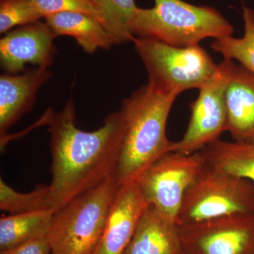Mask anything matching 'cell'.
I'll return each mask as SVG.
<instances>
[{
  "instance_id": "obj_2",
  "label": "cell",
  "mask_w": 254,
  "mask_h": 254,
  "mask_svg": "<svg viewBox=\"0 0 254 254\" xmlns=\"http://www.w3.org/2000/svg\"><path fill=\"white\" fill-rule=\"evenodd\" d=\"M178 95L160 91L149 83L123 100V138L115 178L118 185L137 177L153 162L171 151L166 126Z\"/></svg>"
},
{
  "instance_id": "obj_11",
  "label": "cell",
  "mask_w": 254,
  "mask_h": 254,
  "mask_svg": "<svg viewBox=\"0 0 254 254\" xmlns=\"http://www.w3.org/2000/svg\"><path fill=\"white\" fill-rule=\"evenodd\" d=\"M148 205L136 180L119 185L95 254H123Z\"/></svg>"
},
{
  "instance_id": "obj_6",
  "label": "cell",
  "mask_w": 254,
  "mask_h": 254,
  "mask_svg": "<svg viewBox=\"0 0 254 254\" xmlns=\"http://www.w3.org/2000/svg\"><path fill=\"white\" fill-rule=\"evenodd\" d=\"M237 214L254 215V183L207 165L187 190L179 225Z\"/></svg>"
},
{
  "instance_id": "obj_12",
  "label": "cell",
  "mask_w": 254,
  "mask_h": 254,
  "mask_svg": "<svg viewBox=\"0 0 254 254\" xmlns=\"http://www.w3.org/2000/svg\"><path fill=\"white\" fill-rule=\"evenodd\" d=\"M53 76L50 68L33 67L17 74L0 76V136L4 141L8 130L31 111L41 86Z\"/></svg>"
},
{
  "instance_id": "obj_4",
  "label": "cell",
  "mask_w": 254,
  "mask_h": 254,
  "mask_svg": "<svg viewBox=\"0 0 254 254\" xmlns=\"http://www.w3.org/2000/svg\"><path fill=\"white\" fill-rule=\"evenodd\" d=\"M119 185L112 175L55 210L47 240L54 254H95Z\"/></svg>"
},
{
  "instance_id": "obj_10",
  "label": "cell",
  "mask_w": 254,
  "mask_h": 254,
  "mask_svg": "<svg viewBox=\"0 0 254 254\" xmlns=\"http://www.w3.org/2000/svg\"><path fill=\"white\" fill-rule=\"evenodd\" d=\"M58 38L46 21L41 20L15 28L0 40V64L4 73H22L26 65L50 68L58 53Z\"/></svg>"
},
{
  "instance_id": "obj_24",
  "label": "cell",
  "mask_w": 254,
  "mask_h": 254,
  "mask_svg": "<svg viewBox=\"0 0 254 254\" xmlns=\"http://www.w3.org/2000/svg\"><path fill=\"white\" fill-rule=\"evenodd\" d=\"M51 254H54L52 253Z\"/></svg>"
},
{
  "instance_id": "obj_14",
  "label": "cell",
  "mask_w": 254,
  "mask_h": 254,
  "mask_svg": "<svg viewBox=\"0 0 254 254\" xmlns=\"http://www.w3.org/2000/svg\"><path fill=\"white\" fill-rule=\"evenodd\" d=\"M177 222L148 205L123 254H183Z\"/></svg>"
},
{
  "instance_id": "obj_7",
  "label": "cell",
  "mask_w": 254,
  "mask_h": 254,
  "mask_svg": "<svg viewBox=\"0 0 254 254\" xmlns=\"http://www.w3.org/2000/svg\"><path fill=\"white\" fill-rule=\"evenodd\" d=\"M206 166L200 152L170 151L153 162L136 179L148 204L177 222L187 190Z\"/></svg>"
},
{
  "instance_id": "obj_22",
  "label": "cell",
  "mask_w": 254,
  "mask_h": 254,
  "mask_svg": "<svg viewBox=\"0 0 254 254\" xmlns=\"http://www.w3.org/2000/svg\"><path fill=\"white\" fill-rule=\"evenodd\" d=\"M43 18L62 12H77L88 15L103 25V19L91 0H33Z\"/></svg>"
},
{
  "instance_id": "obj_16",
  "label": "cell",
  "mask_w": 254,
  "mask_h": 254,
  "mask_svg": "<svg viewBox=\"0 0 254 254\" xmlns=\"http://www.w3.org/2000/svg\"><path fill=\"white\" fill-rule=\"evenodd\" d=\"M199 152L209 166L254 183V144L218 139Z\"/></svg>"
},
{
  "instance_id": "obj_1",
  "label": "cell",
  "mask_w": 254,
  "mask_h": 254,
  "mask_svg": "<svg viewBox=\"0 0 254 254\" xmlns=\"http://www.w3.org/2000/svg\"><path fill=\"white\" fill-rule=\"evenodd\" d=\"M76 120L71 97L63 109L48 114L52 154L49 205L53 210L115 175L118 167L123 132L120 110L110 114L93 131L78 128Z\"/></svg>"
},
{
  "instance_id": "obj_20",
  "label": "cell",
  "mask_w": 254,
  "mask_h": 254,
  "mask_svg": "<svg viewBox=\"0 0 254 254\" xmlns=\"http://www.w3.org/2000/svg\"><path fill=\"white\" fill-rule=\"evenodd\" d=\"M49 194V185H38L31 191L21 193L13 190L0 179V209L10 215L50 209Z\"/></svg>"
},
{
  "instance_id": "obj_25",
  "label": "cell",
  "mask_w": 254,
  "mask_h": 254,
  "mask_svg": "<svg viewBox=\"0 0 254 254\" xmlns=\"http://www.w3.org/2000/svg\"></svg>"
},
{
  "instance_id": "obj_17",
  "label": "cell",
  "mask_w": 254,
  "mask_h": 254,
  "mask_svg": "<svg viewBox=\"0 0 254 254\" xmlns=\"http://www.w3.org/2000/svg\"><path fill=\"white\" fill-rule=\"evenodd\" d=\"M55 210L10 215L0 219V250L47 237Z\"/></svg>"
},
{
  "instance_id": "obj_3",
  "label": "cell",
  "mask_w": 254,
  "mask_h": 254,
  "mask_svg": "<svg viewBox=\"0 0 254 254\" xmlns=\"http://www.w3.org/2000/svg\"><path fill=\"white\" fill-rule=\"evenodd\" d=\"M150 9L138 7L132 31L135 37L153 38L170 46H197L207 38L231 36L233 26L215 8L183 0H154Z\"/></svg>"
},
{
  "instance_id": "obj_23",
  "label": "cell",
  "mask_w": 254,
  "mask_h": 254,
  "mask_svg": "<svg viewBox=\"0 0 254 254\" xmlns=\"http://www.w3.org/2000/svg\"><path fill=\"white\" fill-rule=\"evenodd\" d=\"M52 249L49 242L45 238L37 239L23 245L0 250V254H51Z\"/></svg>"
},
{
  "instance_id": "obj_15",
  "label": "cell",
  "mask_w": 254,
  "mask_h": 254,
  "mask_svg": "<svg viewBox=\"0 0 254 254\" xmlns=\"http://www.w3.org/2000/svg\"><path fill=\"white\" fill-rule=\"evenodd\" d=\"M44 19L57 36L71 37L88 54L98 49L110 50L115 46L103 25L88 15L62 12L49 15Z\"/></svg>"
},
{
  "instance_id": "obj_21",
  "label": "cell",
  "mask_w": 254,
  "mask_h": 254,
  "mask_svg": "<svg viewBox=\"0 0 254 254\" xmlns=\"http://www.w3.org/2000/svg\"><path fill=\"white\" fill-rule=\"evenodd\" d=\"M43 18L33 0H0V33Z\"/></svg>"
},
{
  "instance_id": "obj_9",
  "label": "cell",
  "mask_w": 254,
  "mask_h": 254,
  "mask_svg": "<svg viewBox=\"0 0 254 254\" xmlns=\"http://www.w3.org/2000/svg\"><path fill=\"white\" fill-rule=\"evenodd\" d=\"M179 226L185 254H254V215L237 214Z\"/></svg>"
},
{
  "instance_id": "obj_18",
  "label": "cell",
  "mask_w": 254,
  "mask_h": 254,
  "mask_svg": "<svg viewBox=\"0 0 254 254\" xmlns=\"http://www.w3.org/2000/svg\"><path fill=\"white\" fill-rule=\"evenodd\" d=\"M103 19V26L114 44L133 41V20L138 9L135 0H91Z\"/></svg>"
},
{
  "instance_id": "obj_5",
  "label": "cell",
  "mask_w": 254,
  "mask_h": 254,
  "mask_svg": "<svg viewBox=\"0 0 254 254\" xmlns=\"http://www.w3.org/2000/svg\"><path fill=\"white\" fill-rule=\"evenodd\" d=\"M132 42L146 68L148 83L165 93L179 95L191 88L199 89L218 70V65L198 45L177 47L140 37Z\"/></svg>"
},
{
  "instance_id": "obj_19",
  "label": "cell",
  "mask_w": 254,
  "mask_h": 254,
  "mask_svg": "<svg viewBox=\"0 0 254 254\" xmlns=\"http://www.w3.org/2000/svg\"><path fill=\"white\" fill-rule=\"evenodd\" d=\"M245 34L241 38L231 36L215 40L210 48L224 59L237 60L254 74V10L243 6Z\"/></svg>"
},
{
  "instance_id": "obj_8",
  "label": "cell",
  "mask_w": 254,
  "mask_h": 254,
  "mask_svg": "<svg viewBox=\"0 0 254 254\" xmlns=\"http://www.w3.org/2000/svg\"><path fill=\"white\" fill-rule=\"evenodd\" d=\"M236 65L233 60L224 59L213 77L200 87L198 98L190 104L187 131L181 140L173 142L171 151L197 153L227 131L225 92Z\"/></svg>"
},
{
  "instance_id": "obj_13",
  "label": "cell",
  "mask_w": 254,
  "mask_h": 254,
  "mask_svg": "<svg viewBox=\"0 0 254 254\" xmlns=\"http://www.w3.org/2000/svg\"><path fill=\"white\" fill-rule=\"evenodd\" d=\"M227 131L235 141L254 144V74L236 65L225 92Z\"/></svg>"
}]
</instances>
